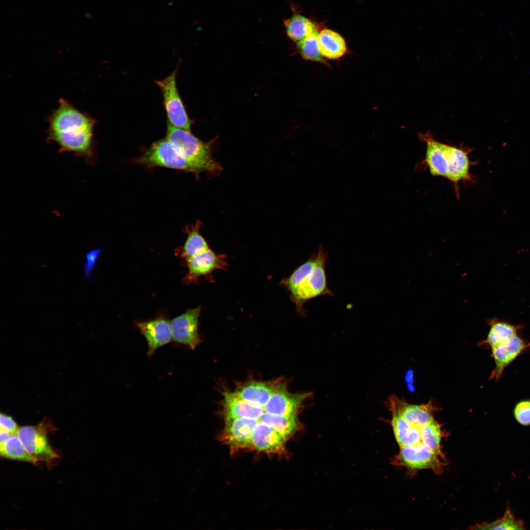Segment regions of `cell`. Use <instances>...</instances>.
<instances>
[{
	"label": "cell",
	"instance_id": "cell-15",
	"mask_svg": "<svg viewBox=\"0 0 530 530\" xmlns=\"http://www.w3.org/2000/svg\"><path fill=\"white\" fill-rule=\"evenodd\" d=\"M389 403L392 411L397 412L407 422L415 426L422 427L433 418L431 404H409L395 397L390 399Z\"/></svg>",
	"mask_w": 530,
	"mask_h": 530
},
{
	"label": "cell",
	"instance_id": "cell-4",
	"mask_svg": "<svg viewBox=\"0 0 530 530\" xmlns=\"http://www.w3.org/2000/svg\"><path fill=\"white\" fill-rule=\"evenodd\" d=\"M166 138L183 156L196 164L202 172L216 175L222 170L220 163L212 156L211 145L200 140L190 131L168 124Z\"/></svg>",
	"mask_w": 530,
	"mask_h": 530
},
{
	"label": "cell",
	"instance_id": "cell-23",
	"mask_svg": "<svg viewBox=\"0 0 530 530\" xmlns=\"http://www.w3.org/2000/svg\"><path fill=\"white\" fill-rule=\"evenodd\" d=\"M490 329L483 344L490 347L518 334L521 326L494 318L489 321Z\"/></svg>",
	"mask_w": 530,
	"mask_h": 530
},
{
	"label": "cell",
	"instance_id": "cell-3",
	"mask_svg": "<svg viewBox=\"0 0 530 530\" xmlns=\"http://www.w3.org/2000/svg\"><path fill=\"white\" fill-rule=\"evenodd\" d=\"M419 138L426 144L423 163L432 175L447 179L455 186L456 189H458L459 183L473 180L470 171V149L462 145L457 147L440 142L430 133H420Z\"/></svg>",
	"mask_w": 530,
	"mask_h": 530
},
{
	"label": "cell",
	"instance_id": "cell-17",
	"mask_svg": "<svg viewBox=\"0 0 530 530\" xmlns=\"http://www.w3.org/2000/svg\"><path fill=\"white\" fill-rule=\"evenodd\" d=\"M318 39L321 54L326 59L337 60L348 52L344 38L334 30L322 27Z\"/></svg>",
	"mask_w": 530,
	"mask_h": 530
},
{
	"label": "cell",
	"instance_id": "cell-5",
	"mask_svg": "<svg viewBox=\"0 0 530 530\" xmlns=\"http://www.w3.org/2000/svg\"><path fill=\"white\" fill-rule=\"evenodd\" d=\"M135 161L149 167H164L196 174L202 172L196 164L183 156L166 138L154 142Z\"/></svg>",
	"mask_w": 530,
	"mask_h": 530
},
{
	"label": "cell",
	"instance_id": "cell-14",
	"mask_svg": "<svg viewBox=\"0 0 530 530\" xmlns=\"http://www.w3.org/2000/svg\"><path fill=\"white\" fill-rule=\"evenodd\" d=\"M392 412L391 424L396 440L399 447L428 448L423 443L421 428L423 426H415L407 422L397 412Z\"/></svg>",
	"mask_w": 530,
	"mask_h": 530
},
{
	"label": "cell",
	"instance_id": "cell-27",
	"mask_svg": "<svg viewBox=\"0 0 530 530\" xmlns=\"http://www.w3.org/2000/svg\"><path fill=\"white\" fill-rule=\"evenodd\" d=\"M513 416L515 420L523 426L530 425V399L518 401L514 405Z\"/></svg>",
	"mask_w": 530,
	"mask_h": 530
},
{
	"label": "cell",
	"instance_id": "cell-13",
	"mask_svg": "<svg viewBox=\"0 0 530 530\" xmlns=\"http://www.w3.org/2000/svg\"><path fill=\"white\" fill-rule=\"evenodd\" d=\"M259 423L255 419L226 418L224 439L232 448L251 447V437Z\"/></svg>",
	"mask_w": 530,
	"mask_h": 530
},
{
	"label": "cell",
	"instance_id": "cell-9",
	"mask_svg": "<svg viewBox=\"0 0 530 530\" xmlns=\"http://www.w3.org/2000/svg\"><path fill=\"white\" fill-rule=\"evenodd\" d=\"M530 347V342L518 334L490 347L491 356L495 363L490 378L499 380L505 369Z\"/></svg>",
	"mask_w": 530,
	"mask_h": 530
},
{
	"label": "cell",
	"instance_id": "cell-30",
	"mask_svg": "<svg viewBox=\"0 0 530 530\" xmlns=\"http://www.w3.org/2000/svg\"><path fill=\"white\" fill-rule=\"evenodd\" d=\"M12 435L10 432L0 428V445L4 443Z\"/></svg>",
	"mask_w": 530,
	"mask_h": 530
},
{
	"label": "cell",
	"instance_id": "cell-19",
	"mask_svg": "<svg viewBox=\"0 0 530 530\" xmlns=\"http://www.w3.org/2000/svg\"><path fill=\"white\" fill-rule=\"evenodd\" d=\"M283 23L287 36L296 43L323 27L321 24L297 12H293L291 17L284 20Z\"/></svg>",
	"mask_w": 530,
	"mask_h": 530
},
{
	"label": "cell",
	"instance_id": "cell-18",
	"mask_svg": "<svg viewBox=\"0 0 530 530\" xmlns=\"http://www.w3.org/2000/svg\"><path fill=\"white\" fill-rule=\"evenodd\" d=\"M224 406L226 418H245L258 419L265 412L263 407L249 403L235 392L224 395Z\"/></svg>",
	"mask_w": 530,
	"mask_h": 530
},
{
	"label": "cell",
	"instance_id": "cell-16",
	"mask_svg": "<svg viewBox=\"0 0 530 530\" xmlns=\"http://www.w3.org/2000/svg\"><path fill=\"white\" fill-rule=\"evenodd\" d=\"M285 439L269 426L259 422L251 439V447L267 453L283 451Z\"/></svg>",
	"mask_w": 530,
	"mask_h": 530
},
{
	"label": "cell",
	"instance_id": "cell-24",
	"mask_svg": "<svg viewBox=\"0 0 530 530\" xmlns=\"http://www.w3.org/2000/svg\"><path fill=\"white\" fill-rule=\"evenodd\" d=\"M0 455L4 458L31 463L38 461L26 450L17 434H13L4 443L0 445Z\"/></svg>",
	"mask_w": 530,
	"mask_h": 530
},
{
	"label": "cell",
	"instance_id": "cell-20",
	"mask_svg": "<svg viewBox=\"0 0 530 530\" xmlns=\"http://www.w3.org/2000/svg\"><path fill=\"white\" fill-rule=\"evenodd\" d=\"M276 385L262 382H252L241 387L235 393L242 399L264 407L268 402Z\"/></svg>",
	"mask_w": 530,
	"mask_h": 530
},
{
	"label": "cell",
	"instance_id": "cell-26",
	"mask_svg": "<svg viewBox=\"0 0 530 530\" xmlns=\"http://www.w3.org/2000/svg\"><path fill=\"white\" fill-rule=\"evenodd\" d=\"M480 530H522L525 529L523 522L514 517L510 509L507 508L504 516L489 523H483L477 526Z\"/></svg>",
	"mask_w": 530,
	"mask_h": 530
},
{
	"label": "cell",
	"instance_id": "cell-28",
	"mask_svg": "<svg viewBox=\"0 0 530 530\" xmlns=\"http://www.w3.org/2000/svg\"><path fill=\"white\" fill-rule=\"evenodd\" d=\"M103 249L102 248H92L86 253L83 269L84 276L89 282L91 281V275Z\"/></svg>",
	"mask_w": 530,
	"mask_h": 530
},
{
	"label": "cell",
	"instance_id": "cell-10",
	"mask_svg": "<svg viewBox=\"0 0 530 530\" xmlns=\"http://www.w3.org/2000/svg\"><path fill=\"white\" fill-rule=\"evenodd\" d=\"M224 254H217L210 248L186 260L188 272L184 278L185 283H196L199 278L211 276L216 269L226 270L228 263Z\"/></svg>",
	"mask_w": 530,
	"mask_h": 530
},
{
	"label": "cell",
	"instance_id": "cell-8",
	"mask_svg": "<svg viewBox=\"0 0 530 530\" xmlns=\"http://www.w3.org/2000/svg\"><path fill=\"white\" fill-rule=\"evenodd\" d=\"M201 306L188 309L170 320L172 340L177 345L194 349L201 342L198 332Z\"/></svg>",
	"mask_w": 530,
	"mask_h": 530
},
{
	"label": "cell",
	"instance_id": "cell-2",
	"mask_svg": "<svg viewBox=\"0 0 530 530\" xmlns=\"http://www.w3.org/2000/svg\"><path fill=\"white\" fill-rule=\"evenodd\" d=\"M328 252L320 245L318 252H313L309 258L297 267L280 284L290 293L297 314L306 316L303 308L308 301L318 296L333 295L327 286L325 264Z\"/></svg>",
	"mask_w": 530,
	"mask_h": 530
},
{
	"label": "cell",
	"instance_id": "cell-25",
	"mask_svg": "<svg viewBox=\"0 0 530 530\" xmlns=\"http://www.w3.org/2000/svg\"><path fill=\"white\" fill-rule=\"evenodd\" d=\"M319 31L314 32L297 43L298 51L306 60L326 64L319 50L318 35Z\"/></svg>",
	"mask_w": 530,
	"mask_h": 530
},
{
	"label": "cell",
	"instance_id": "cell-11",
	"mask_svg": "<svg viewBox=\"0 0 530 530\" xmlns=\"http://www.w3.org/2000/svg\"><path fill=\"white\" fill-rule=\"evenodd\" d=\"M309 394H292L285 385L280 384L275 388L268 402L263 407L265 412L279 415H297Z\"/></svg>",
	"mask_w": 530,
	"mask_h": 530
},
{
	"label": "cell",
	"instance_id": "cell-22",
	"mask_svg": "<svg viewBox=\"0 0 530 530\" xmlns=\"http://www.w3.org/2000/svg\"><path fill=\"white\" fill-rule=\"evenodd\" d=\"M258 420L272 428L285 439L293 433L298 426L297 415H279L265 412Z\"/></svg>",
	"mask_w": 530,
	"mask_h": 530
},
{
	"label": "cell",
	"instance_id": "cell-1",
	"mask_svg": "<svg viewBox=\"0 0 530 530\" xmlns=\"http://www.w3.org/2000/svg\"><path fill=\"white\" fill-rule=\"evenodd\" d=\"M47 141L58 147L59 152H69L94 163L96 151L94 139L96 120L78 109L70 102L60 98L57 107L48 116Z\"/></svg>",
	"mask_w": 530,
	"mask_h": 530
},
{
	"label": "cell",
	"instance_id": "cell-6",
	"mask_svg": "<svg viewBox=\"0 0 530 530\" xmlns=\"http://www.w3.org/2000/svg\"><path fill=\"white\" fill-rule=\"evenodd\" d=\"M53 428L49 421L44 420L36 425L19 427L17 435L27 452L38 461L52 466L59 455L51 446L48 433Z\"/></svg>",
	"mask_w": 530,
	"mask_h": 530
},
{
	"label": "cell",
	"instance_id": "cell-29",
	"mask_svg": "<svg viewBox=\"0 0 530 530\" xmlns=\"http://www.w3.org/2000/svg\"><path fill=\"white\" fill-rule=\"evenodd\" d=\"M0 426L1 429L12 434L17 435L19 429L17 424L11 416L2 413L0 415Z\"/></svg>",
	"mask_w": 530,
	"mask_h": 530
},
{
	"label": "cell",
	"instance_id": "cell-21",
	"mask_svg": "<svg viewBox=\"0 0 530 530\" xmlns=\"http://www.w3.org/2000/svg\"><path fill=\"white\" fill-rule=\"evenodd\" d=\"M201 221L185 228L187 234L186 239L182 247L181 256L188 259L210 249L207 242L200 233Z\"/></svg>",
	"mask_w": 530,
	"mask_h": 530
},
{
	"label": "cell",
	"instance_id": "cell-7",
	"mask_svg": "<svg viewBox=\"0 0 530 530\" xmlns=\"http://www.w3.org/2000/svg\"><path fill=\"white\" fill-rule=\"evenodd\" d=\"M175 70L166 78L156 81L163 96V104L169 124L177 128L190 131L191 124L176 85Z\"/></svg>",
	"mask_w": 530,
	"mask_h": 530
},
{
	"label": "cell",
	"instance_id": "cell-12",
	"mask_svg": "<svg viewBox=\"0 0 530 530\" xmlns=\"http://www.w3.org/2000/svg\"><path fill=\"white\" fill-rule=\"evenodd\" d=\"M136 326L147 342L148 356L172 340L170 321L165 318L159 317L138 322Z\"/></svg>",
	"mask_w": 530,
	"mask_h": 530
}]
</instances>
